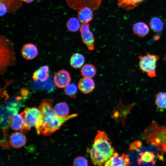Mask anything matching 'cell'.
Wrapping results in <instances>:
<instances>
[{"label":"cell","instance_id":"1","mask_svg":"<svg viewBox=\"0 0 166 166\" xmlns=\"http://www.w3.org/2000/svg\"><path fill=\"white\" fill-rule=\"evenodd\" d=\"M53 102L52 99L45 98L40 103L39 109L41 116L35 126L38 134L49 135L59 129L66 121L75 117L78 114L74 113L66 117H60L54 111Z\"/></svg>","mask_w":166,"mask_h":166},{"label":"cell","instance_id":"2","mask_svg":"<svg viewBox=\"0 0 166 166\" xmlns=\"http://www.w3.org/2000/svg\"><path fill=\"white\" fill-rule=\"evenodd\" d=\"M92 163L95 166L101 165L115 152L112 142L103 131L98 130L91 147L87 149Z\"/></svg>","mask_w":166,"mask_h":166},{"label":"cell","instance_id":"3","mask_svg":"<svg viewBox=\"0 0 166 166\" xmlns=\"http://www.w3.org/2000/svg\"><path fill=\"white\" fill-rule=\"evenodd\" d=\"M143 137L147 143L155 145L163 153L166 149V126L161 127L155 121L144 130Z\"/></svg>","mask_w":166,"mask_h":166},{"label":"cell","instance_id":"4","mask_svg":"<svg viewBox=\"0 0 166 166\" xmlns=\"http://www.w3.org/2000/svg\"><path fill=\"white\" fill-rule=\"evenodd\" d=\"M0 73L3 74L9 66L16 62L15 53L11 41L4 36L0 38Z\"/></svg>","mask_w":166,"mask_h":166},{"label":"cell","instance_id":"5","mask_svg":"<svg viewBox=\"0 0 166 166\" xmlns=\"http://www.w3.org/2000/svg\"><path fill=\"white\" fill-rule=\"evenodd\" d=\"M138 58L139 68L142 72L146 73L150 77H155L156 63L159 58V57L147 53L146 55L140 56Z\"/></svg>","mask_w":166,"mask_h":166},{"label":"cell","instance_id":"6","mask_svg":"<svg viewBox=\"0 0 166 166\" xmlns=\"http://www.w3.org/2000/svg\"><path fill=\"white\" fill-rule=\"evenodd\" d=\"M24 120V126L20 132H26L31 128L36 126L41 116L39 109L35 107H26L20 113Z\"/></svg>","mask_w":166,"mask_h":166},{"label":"cell","instance_id":"7","mask_svg":"<svg viewBox=\"0 0 166 166\" xmlns=\"http://www.w3.org/2000/svg\"><path fill=\"white\" fill-rule=\"evenodd\" d=\"M103 0H65L68 6L74 10H78L85 7L93 11L98 9Z\"/></svg>","mask_w":166,"mask_h":166},{"label":"cell","instance_id":"8","mask_svg":"<svg viewBox=\"0 0 166 166\" xmlns=\"http://www.w3.org/2000/svg\"><path fill=\"white\" fill-rule=\"evenodd\" d=\"M83 43L90 51L93 50L95 47V40L92 32L90 30L89 23H82L80 29Z\"/></svg>","mask_w":166,"mask_h":166},{"label":"cell","instance_id":"9","mask_svg":"<svg viewBox=\"0 0 166 166\" xmlns=\"http://www.w3.org/2000/svg\"><path fill=\"white\" fill-rule=\"evenodd\" d=\"M130 164L128 156L123 153L120 156L115 152L113 155L105 163L106 166H129Z\"/></svg>","mask_w":166,"mask_h":166},{"label":"cell","instance_id":"10","mask_svg":"<svg viewBox=\"0 0 166 166\" xmlns=\"http://www.w3.org/2000/svg\"><path fill=\"white\" fill-rule=\"evenodd\" d=\"M54 82L59 88H65L71 81V77L69 72L65 70L62 69L57 72L53 77Z\"/></svg>","mask_w":166,"mask_h":166},{"label":"cell","instance_id":"11","mask_svg":"<svg viewBox=\"0 0 166 166\" xmlns=\"http://www.w3.org/2000/svg\"><path fill=\"white\" fill-rule=\"evenodd\" d=\"M78 87L82 93L87 94L94 90L95 87V83L91 78L83 77L79 80Z\"/></svg>","mask_w":166,"mask_h":166},{"label":"cell","instance_id":"12","mask_svg":"<svg viewBox=\"0 0 166 166\" xmlns=\"http://www.w3.org/2000/svg\"><path fill=\"white\" fill-rule=\"evenodd\" d=\"M26 140L25 136L22 132H16L12 133L9 139V142L14 148H19L24 145Z\"/></svg>","mask_w":166,"mask_h":166},{"label":"cell","instance_id":"13","mask_svg":"<svg viewBox=\"0 0 166 166\" xmlns=\"http://www.w3.org/2000/svg\"><path fill=\"white\" fill-rule=\"evenodd\" d=\"M22 57L27 60H31L35 58L38 55V50L35 45L28 43L25 44L21 50Z\"/></svg>","mask_w":166,"mask_h":166},{"label":"cell","instance_id":"14","mask_svg":"<svg viewBox=\"0 0 166 166\" xmlns=\"http://www.w3.org/2000/svg\"><path fill=\"white\" fill-rule=\"evenodd\" d=\"M24 123L23 116L20 114L15 113L13 114L10 118L9 124L10 127L12 129L18 131L21 130Z\"/></svg>","mask_w":166,"mask_h":166},{"label":"cell","instance_id":"15","mask_svg":"<svg viewBox=\"0 0 166 166\" xmlns=\"http://www.w3.org/2000/svg\"><path fill=\"white\" fill-rule=\"evenodd\" d=\"M93 10L90 8L85 7L78 10L77 18L82 23H88L93 18Z\"/></svg>","mask_w":166,"mask_h":166},{"label":"cell","instance_id":"16","mask_svg":"<svg viewBox=\"0 0 166 166\" xmlns=\"http://www.w3.org/2000/svg\"><path fill=\"white\" fill-rule=\"evenodd\" d=\"M49 67L47 65H43L34 72L32 78L35 81H45L49 76Z\"/></svg>","mask_w":166,"mask_h":166},{"label":"cell","instance_id":"17","mask_svg":"<svg viewBox=\"0 0 166 166\" xmlns=\"http://www.w3.org/2000/svg\"><path fill=\"white\" fill-rule=\"evenodd\" d=\"M134 33L140 37H144L147 35L149 31L148 26L145 23L139 22L134 24L132 26Z\"/></svg>","mask_w":166,"mask_h":166},{"label":"cell","instance_id":"18","mask_svg":"<svg viewBox=\"0 0 166 166\" xmlns=\"http://www.w3.org/2000/svg\"><path fill=\"white\" fill-rule=\"evenodd\" d=\"M145 0H118L117 5L121 8L127 10H132Z\"/></svg>","mask_w":166,"mask_h":166},{"label":"cell","instance_id":"19","mask_svg":"<svg viewBox=\"0 0 166 166\" xmlns=\"http://www.w3.org/2000/svg\"><path fill=\"white\" fill-rule=\"evenodd\" d=\"M85 62V57L82 54L75 53L71 56L70 59V64L71 66L75 69L82 67Z\"/></svg>","mask_w":166,"mask_h":166},{"label":"cell","instance_id":"20","mask_svg":"<svg viewBox=\"0 0 166 166\" xmlns=\"http://www.w3.org/2000/svg\"><path fill=\"white\" fill-rule=\"evenodd\" d=\"M139 155L140 157L137 160L139 165L147 163L154 164L155 163V155L153 152L148 151L142 152L139 153Z\"/></svg>","mask_w":166,"mask_h":166},{"label":"cell","instance_id":"21","mask_svg":"<svg viewBox=\"0 0 166 166\" xmlns=\"http://www.w3.org/2000/svg\"><path fill=\"white\" fill-rule=\"evenodd\" d=\"M83 77L92 78L97 73V69L95 65L91 64H87L83 65L80 70Z\"/></svg>","mask_w":166,"mask_h":166},{"label":"cell","instance_id":"22","mask_svg":"<svg viewBox=\"0 0 166 166\" xmlns=\"http://www.w3.org/2000/svg\"><path fill=\"white\" fill-rule=\"evenodd\" d=\"M54 111L59 117H65L68 116L69 107L68 104L65 102H61L57 104L54 107Z\"/></svg>","mask_w":166,"mask_h":166},{"label":"cell","instance_id":"23","mask_svg":"<svg viewBox=\"0 0 166 166\" xmlns=\"http://www.w3.org/2000/svg\"><path fill=\"white\" fill-rule=\"evenodd\" d=\"M0 1L7 7L9 13L17 11L22 4V0H0Z\"/></svg>","mask_w":166,"mask_h":166},{"label":"cell","instance_id":"24","mask_svg":"<svg viewBox=\"0 0 166 166\" xmlns=\"http://www.w3.org/2000/svg\"><path fill=\"white\" fill-rule=\"evenodd\" d=\"M155 104L160 109H166V92H159L156 94Z\"/></svg>","mask_w":166,"mask_h":166},{"label":"cell","instance_id":"25","mask_svg":"<svg viewBox=\"0 0 166 166\" xmlns=\"http://www.w3.org/2000/svg\"><path fill=\"white\" fill-rule=\"evenodd\" d=\"M80 22L78 18L75 17L71 18L66 22L67 28L70 31L76 32L80 30L81 27Z\"/></svg>","mask_w":166,"mask_h":166},{"label":"cell","instance_id":"26","mask_svg":"<svg viewBox=\"0 0 166 166\" xmlns=\"http://www.w3.org/2000/svg\"><path fill=\"white\" fill-rule=\"evenodd\" d=\"M149 24L151 29L155 32H160L163 28V22L161 19L158 17L152 18L150 20Z\"/></svg>","mask_w":166,"mask_h":166},{"label":"cell","instance_id":"27","mask_svg":"<svg viewBox=\"0 0 166 166\" xmlns=\"http://www.w3.org/2000/svg\"><path fill=\"white\" fill-rule=\"evenodd\" d=\"M77 91V85L74 84H69L64 89L65 94L70 97L74 98L76 97V95Z\"/></svg>","mask_w":166,"mask_h":166},{"label":"cell","instance_id":"28","mask_svg":"<svg viewBox=\"0 0 166 166\" xmlns=\"http://www.w3.org/2000/svg\"><path fill=\"white\" fill-rule=\"evenodd\" d=\"M73 166H88V162L87 159L82 156H77L76 157L73 161Z\"/></svg>","mask_w":166,"mask_h":166},{"label":"cell","instance_id":"29","mask_svg":"<svg viewBox=\"0 0 166 166\" xmlns=\"http://www.w3.org/2000/svg\"><path fill=\"white\" fill-rule=\"evenodd\" d=\"M142 144V142L140 140L134 141L130 144L129 148V150L132 151L135 149H137L141 147Z\"/></svg>","mask_w":166,"mask_h":166},{"label":"cell","instance_id":"30","mask_svg":"<svg viewBox=\"0 0 166 166\" xmlns=\"http://www.w3.org/2000/svg\"><path fill=\"white\" fill-rule=\"evenodd\" d=\"M0 16H2L6 14L9 13L8 10L6 6L4 4L0 3Z\"/></svg>","mask_w":166,"mask_h":166},{"label":"cell","instance_id":"31","mask_svg":"<svg viewBox=\"0 0 166 166\" xmlns=\"http://www.w3.org/2000/svg\"><path fill=\"white\" fill-rule=\"evenodd\" d=\"M21 93L22 96H27L29 92L25 88H23L21 90Z\"/></svg>","mask_w":166,"mask_h":166},{"label":"cell","instance_id":"32","mask_svg":"<svg viewBox=\"0 0 166 166\" xmlns=\"http://www.w3.org/2000/svg\"><path fill=\"white\" fill-rule=\"evenodd\" d=\"M34 0H22V1L26 3H30L33 2Z\"/></svg>","mask_w":166,"mask_h":166},{"label":"cell","instance_id":"33","mask_svg":"<svg viewBox=\"0 0 166 166\" xmlns=\"http://www.w3.org/2000/svg\"><path fill=\"white\" fill-rule=\"evenodd\" d=\"M163 59L165 61H166V55H164L163 58Z\"/></svg>","mask_w":166,"mask_h":166},{"label":"cell","instance_id":"34","mask_svg":"<svg viewBox=\"0 0 166 166\" xmlns=\"http://www.w3.org/2000/svg\"><path fill=\"white\" fill-rule=\"evenodd\" d=\"M165 152L166 153V150H165Z\"/></svg>","mask_w":166,"mask_h":166}]
</instances>
